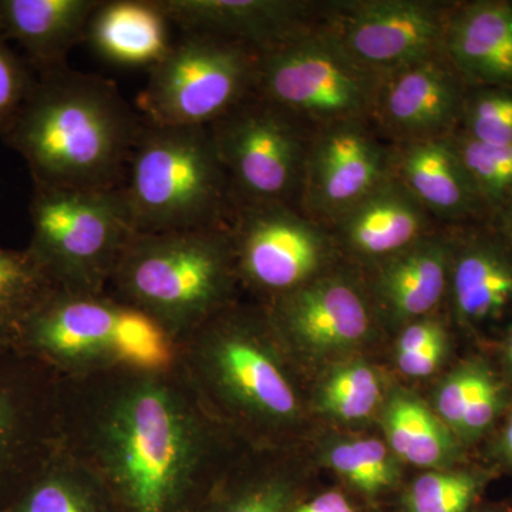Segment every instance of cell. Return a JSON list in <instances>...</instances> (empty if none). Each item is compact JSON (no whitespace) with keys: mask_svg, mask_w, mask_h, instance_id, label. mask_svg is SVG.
<instances>
[{"mask_svg":"<svg viewBox=\"0 0 512 512\" xmlns=\"http://www.w3.org/2000/svg\"><path fill=\"white\" fill-rule=\"evenodd\" d=\"M170 372L126 370L93 421L84 468L116 512H194L208 494L207 427Z\"/></svg>","mask_w":512,"mask_h":512,"instance_id":"cell-1","label":"cell"},{"mask_svg":"<svg viewBox=\"0 0 512 512\" xmlns=\"http://www.w3.org/2000/svg\"><path fill=\"white\" fill-rule=\"evenodd\" d=\"M143 124L116 83L64 66L37 73L0 137L25 158L39 187L116 190Z\"/></svg>","mask_w":512,"mask_h":512,"instance_id":"cell-2","label":"cell"},{"mask_svg":"<svg viewBox=\"0 0 512 512\" xmlns=\"http://www.w3.org/2000/svg\"><path fill=\"white\" fill-rule=\"evenodd\" d=\"M238 274L227 225L134 232L114 274L117 301L146 315L174 343L234 305Z\"/></svg>","mask_w":512,"mask_h":512,"instance_id":"cell-3","label":"cell"},{"mask_svg":"<svg viewBox=\"0 0 512 512\" xmlns=\"http://www.w3.org/2000/svg\"><path fill=\"white\" fill-rule=\"evenodd\" d=\"M119 190L141 234L222 227L234 207L210 127L144 121Z\"/></svg>","mask_w":512,"mask_h":512,"instance_id":"cell-4","label":"cell"},{"mask_svg":"<svg viewBox=\"0 0 512 512\" xmlns=\"http://www.w3.org/2000/svg\"><path fill=\"white\" fill-rule=\"evenodd\" d=\"M175 343L156 323L116 298L56 289L16 330L13 348L53 372H161Z\"/></svg>","mask_w":512,"mask_h":512,"instance_id":"cell-5","label":"cell"},{"mask_svg":"<svg viewBox=\"0 0 512 512\" xmlns=\"http://www.w3.org/2000/svg\"><path fill=\"white\" fill-rule=\"evenodd\" d=\"M195 369L215 402L264 434H286L303 420L291 357L265 312L229 306L188 336Z\"/></svg>","mask_w":512,"mask_h":512,"instance_id":"cell-6","label":"cell"},{"mask_svg":"<svg viewBox=\"0 0 512 512\" xmlns=\"http://www.w3.org/2000/svg\"><path fill=\"white\" fill-rule=\"evenodd\" d=\"M26 251L57 289L100 295L134 234L119 188L69 190L35 185Z\"/></svg>","mask_w":512,"mask_h":512,"instance_id":"cell-7","label":"cell"},{"mask_svg":"<svg viewBox=\"0 0 512 512\" xmlns=\"http://www.w3.org/2000/svg\"><path fill=\"white\" fill-rule=\"evenodd\" d=\"M382 77L320 25L262 53L255 96L315 133L346 121H370Z\"/></svg>","mask_w":512,"mask_h":512,"instance_id":"cell-8","label":"cell"},{"mask_svg":"<svg viewBox=\"0 0 512 512\" xmlns=\"http://www.w3.org/2000/svg\"><path fill=\"white\" fill-rule=\"evenodd\" d=\"M261 55L225 37L184 32L150 69L138 109L156 126L210 127L254 96Z\"/></svg>","mask_w":512,"mask_h":512,"instance_id":"cell-9","label":"cell"},{"mask_svg":"<svg viewBox=\"0 0 512 512\" xmlns=\"http://www.w3.org/2000/svg\"><path fill=\"white\" fill-rule=\"evenodd\" d=\"M210 130L234 205L298 208L309 128L254 94Z\"/></svg>","mask_w":512,"mask_h":512,"instance_id":"cell-10","label":"cell"},{"mask_svg":"<svg viewBox=\"0 0 512 512\" xmlns=\"http://www.w3.org/2000/svg\"><path fill=\"white\" fill-rule=\"evenodd\" d=\"M239 281L269 302L342 264L332 232L286 205H234L227 221Z\"/></svg>","mask_w":512,"mask_h":512,"instance_id":"cell-11","label":"cell"},{"mask_svg":"<svg viewBox=\"0 0 512 512\" xmlns=\"http://www.w3.org/2000/svg\"><path fill=\"white\" fill-rule=\"evenodd\" d=\"M266 315L289 355L312 365L348 360L383 326L365 274L348 262L269 302Z\"/></svg>","mask_w":512,"mask_h":512,"instance_id":"cell-12","label":"cell"},{"mask_svg":"<svg viewBox=\"0 0 512 512\" xmlns=\"http://www.w3.org/2000/svg\"><path fill=\"white\" fill-rule=\"evenodd\" d=\"M55 373L18 349L0 350V512L59 451Z\"/></svg>","mask_w":512,"mask_h":512,"instance_id":"cell-13","label":"cell"},{"mask_svg":"<svg viewBox=\"0 0 512 512\" xmlns=\"http://www.w3.org/2000/svg\"><path fill=\"white\" fill-rule=\"evenodd\" d=\"M453 2L338 0L328 2L322 26L350 56L386 74L443 55Z\"/></svg>","mask_w":512,"mask_h":512,"instance_id":"cell-14","label":"cell"},{"mask_svg":"<svg viewBox=\"0 0 512 512\" xmlns=\"http://www.w3.org/2000/svg\"><path fill=\"white\" fill-rule=\"evenodd\" d=\"M392 144L367 120L346 121L312 134L298 210L332 227L392 175Z\"/></svg>","mask_w":512,"mask_h":512,"instance_id":"cell-15","label":"cell"},{"mask_svg":"<svg viewBox=\"0 0 512 512\" xmlns=\"http://www.w3.org/2000/svg\"><path fill=\"white\" fill-rule=\"evenodd\" d=\"M470 87L444 53L393 70L383 74L370 123L390 144L451 136Z\"/></svg>","mask_w":512,"mask_h":512,"instance_id":"cell-16","label":"cell"},{"mask_svg":"<svg viewBox=\"0 0 512 512\" xmlns=\"http://www.w3.org/2000/svg\"><path fill=\"white\" fill-rule=\"evenodd\" d=\"M451 315L471 333L512 323V245L493 222L448 227Z\"/></svg>","mask_w":512,"mask_h":512,"instance_id":"cell-17","label":"cell"},{"mask_svg":"<svg viewBox=\"0 0 512 512\" xmlns=\"http://www.w3.org/2000/svg\"><path fill=\"white\" fill-rule=\"evenodd\" d=\"M183 32L208 33L271 52L312 30L328 2L311 0H158Z\"/></svg>","mask_w":512,"mask_h":512,"instance_id":"cell-18","label":"cell"},{"mask_svg":"<svg viewBox=\"0 0 512 512\" xmlns=\"http://www.w3.org/2000/svg\"><path fill=\"white\" fill-rule=\"evenodd\" d=\"M443 228L392 175L330 227L343 261L360 271Z\"/></svg>","mask_w":512,"mask_h":512,"instance_id":"cell-19","label":"cell"},{"mask_svg":"<svg viewBox=\"0 0 512 512\" xmlns=\"http://www.w3.org/2000/svg\"><path fill=\"white\" fill-rule=\"evenodd\" d=\"M451 238L448 227L366 269L365 278L382 325L399 330L436 315L448 298Z\"/></svg>","mask_w":512,"mask_h":512,"instance_id":"cell-20","label":"cell"},{"mask_svg":"<svg viewBox=\"0 0 512 512\" xmlns=\"http://www.w3.org/2000/svg\"><path fill=\"white\" fill-rule=\"evenodd\" d=\"M451 136L392 144V177L443 227L490 221Z\"/></svg>","mask_w":512,"mask_h":512,"instance_id":"cell-21","label":"cell"},{"mask_svg":"<svg viewBox=\"0 0 512 512\" xmlns=\"http://www.w3.org/2000/svg\"><path fill=\"white\" fill-rule=\"evenodd\" d=\"M443 52L468 86L512 90V0L453 2Z\"/></svg>","mask_w":512,"mask_h":512,"instance_id":"cell-22","label":"cell"},{"mask_svg":"<svg viewBox=\"0 0 512 512\" xmlns=\"http://www.w3.org/2000/svg\"><path fill=\"white\" fill-rule=\"evenodd\" d=\"M100 0H0V35L23 47L36 73L67 66V56L86 40Z\"/></svg>","mask_w":512,"mask_h":512,"instance_id":"cell-23","label":"cell"},{"mask_svg":"<svg viewBox=\"0 0 512 512\" xmlns=\"http://www.w3.org/2000/svg\"><path fill=\"white\" fill-rule=\"evenodd\" d=\"M170 23L158 0H101L86 40L110 64L153 69L173 46Z\"/></svg>","mask_w":512,"mask_h":512,"instance_id":"cell-24","label":"cell"},{"mask_svg":"<svg viewBox=\"0 0 512 512\" xmlns=\"http://www.w3.org/2000/svg\"><path fill=\"white\" fill-rule=\"evenodd\" d=\"M433 397L431 409L464 447L484 439L510 406L507 383L483 359L454 367Z\"/></svg>","mask_w":512,"mask_h":512,"instance_id":"cell-25","label":"cell"},{"mask_svg":"<svg viewBox=\"0 0 512 512\" xmlns=\"http://www.w3.org/2000/svg\"><path fill=\"white\" fill-rule=\"evenodd\" d=\"M379 417L384 441L402 463L424 471L456 467L463 444L416 394L396 387L387 393Z\"/></svg>","mask_w":512,"mask_h":512,"instance_id":"cell-26","label":"cell"},{"mask_svg":"<svg viewBox=\"0 0 512 512\" xmlns=\"http://www.w3.org/2000/svg\"><path fill=\"white\" fill-rule=\"evenodd\" d=\"M319 461L370 508L399 494L404 485L402 461L376 437H329L320 447Z\"/></svg>","mask_w":512,"mask_h":512,"instance_id":"cell-27","label":"cell"},{"mask_svg":"<svg viewBox=\"0 0 512 512\" xmlns=\"http://www.w3.org/2000/svg\"><path fill=\"white\" fill-rule=\"evenodd\" d=\"M5 512H116L106 491L62 450Z\"/></svg>","mask_w":512,"mask_h":512,"instance_id":"cell-28","label":"cell"},{"mask_svg":"<svg viewBox=\"0 0 512 512\" xmlns=\"http://www.w3.org/2000/svg\"><path fill=\"white\" fill-rule=\"evenodd\" d=\"M387 392L382 373L363 359L329 367L313 390L315 412L338 424L365 423L382 410Z\"/></svg>","mask_w":512,"mask_h":512,"instance_id":"cell-29","label":"cell"},{"mask_svg":"<svg viewBox=\"0 0 512 512\" xmlns=\"http://www.w3.org/2000/svg\"><path fill=\"white\" fill-rule=\"evenodd\" d=\"M494 471L481 467L427 470L404 484L396 512H471L483 503Z\"/></svg>","mask_w":512,"mask_h":512,"instance_id":"cell-30","label":"cell"},{"mask_svg":"<svg viewBox=\"0 0 512 512\" xmlns=\"http://www.w3.org/2000/svg\"><path fill=\"white\" fill-rule=\"evenodd\" d=\"M302 495L298 476L268 470L210 491L194 512H288Z\"/></svg>","mask_w":512,"mask_h":512,"instance_id":"cell-31","label":"cell"},{"mask_svg":"<svg viewBox=\"0 0 512 512\" xmlns=\"http://www.w3.org/2000/svg\"><path fill=\"white\" fill-rule=\"evenodd\" d=\"M56 289L26 249L0 248V325L16 335L20 323Z\"/></svg>","mask_w":512,"mask_h":512,"instance_id":"cell-32","label":"cell"},{"mask_svg":"<svg viewBox=\"0 0 512 512\" xmlns=\"http://www.w3.org/2000/svg\"><path fill=\"white\" fill-rule=\"evenodd\" d=\"M453 143L491 218L512 202V146H487L453 133Z\"/></svg>","mask_w":512,"mask_h":512,"instance_id":"cell-33","label":"cell"},{"mask_svg":"<svg viewBox=\"0 0 512 512\" xmlns=\"http://www.w3.org/2000/svg\"><path fill=\"white\" fill-rule=\"evenodd\" d=\"M457 131L487 146H512V90L470 87Z\"/></svg>","mask_w":512,"mask_h":512,"instance_id":"cell-34","label":"cell"},{"mask_svg":"<svg viewBox=\"0 0 512 512\" xmlns=\"http://www.w3.org/2000/svg\"><path fill=\"white\" fill-rule=\"evenodd\" d=\"M36 79V70L28 59L13 52L8 40L0 35V136L22 109Z\"/></svg>","mask_w":512,"mask_h":512,"instance_id":"cell-35","label":"cell"},{"mask_svg":"<svg viewBox=\"0 0 512 512\" xmlns=\"http://www.w3.org/2000/svg\"><path fill=\"white\" fill-rule=\"evenodd\" d=\"M444 332H447L446 323L436 315L414 320L400 328L394 343V362L397 369L419 355L431 340Z\"/></svg>","mask_w":512,"mask_h":512,"instance_id":"cell-36","label":"cell"},{"mask_svg":"<svg viewBox=\"0 0 512 512\" xmlns=\"http://www.w3.org/2000/svg\"><path fill=\"white\" fill-rule=\"evenodd\" d=\"M363 501L343 488H330L313 495L303 494L288 512H366ZM366 505V504H365Z\"/></svg>","mask_w":512,"mask_h":512,"instance_id":"cell-37","label":"cell"},{"mask_svg":"<svg viewBox=\"0 0 512 512\" xmlns=\"http://www.w3.org/2000/svg\"><path fill=\"white\" fill-rule=\"evenodd\" d=\"M448 350H450V335L447 330L436 339L431 340L419 355L404 363L399 370L404 376L413 377V379H423V377L434 375L446 360Z\"/></svg>","mask_w":512,"mask_h":512,"instance_id":"cell-38","label":"cell"},{"mask_svg":"<svg viewBox=\"0 0 512 512\" xmlns=\"http://www.w3.org/2000/svg\"><path fill=\"white\" fill-rule=\"evenodd\" d=\"M491 454H493L495 461L500 464L501 468L512 471V407L508 410L503 429L494 441Z\"/></svg>","mask_w":512,"mask_h":512,"instance_id":"cell-39","label":"cell"},{"mask_svg":"<svg viewBox=\"0 0 512 512\" xmlns=\"http://www.w3.org/2000/svg\"><path fill=\"white\" fill-rule=\"evenodd\" d=\"M491 222L503 232L505 238L511 242L512 245V202L503 210L498 211L497 214L491 218Z\"/></svg>","mask_w":512,"mask_h":512,"instance_id":"cell-40","label":"cell"},{"mask_svg":"<svg viewBox=\"0 0 512 512\" xmlns=\"http://www.w3.org/2000/svg\"><path fill=\"white\" fill-rule=\"evenodd\" d=\"M501 352H503V366L505 375L508 379L512 380V323L504 329L503 345H501Z\"/></svg>","mask_w":512,"mask_h":512,"instance_id":"cell-41","label":"cell"},{"mask_svg":"<svg viewBox=\"0 0 512 512\" xmlns=\"http://www.w3.org/2000/svg\"><path fill=\"white\" fill-rule=\"evenodd\" d=\"M471 512H512V505L505 503H481Z\"/></svg>","mask_w":512,"mask_h":512,"instance_id":"cell-42","label":"cell"},{"mask_svg":"<svg viewBox=\"0 0 512 512\" xmlns=\"http://www.w3.org/2000/svg\"><path fill=\"white\" fill-rule=\"evenodd\" d=\"M13 343H15V333L0 325V350L13 348Z\"/></svg>","mask_w":512,"mask_h":512,"instance_id":"cell-43","label":"cell"}]
</instances>
